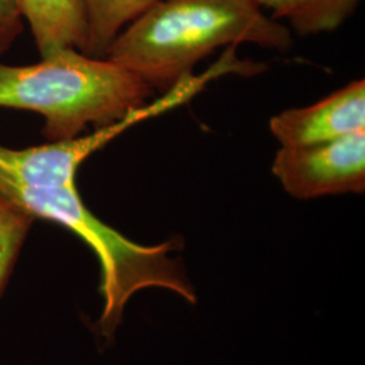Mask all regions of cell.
<instances>
[{
  "instance_id": "8fae6325",
  "label": "cell",
  "mask_w": 365,
  "mask_h": 365,
  "mask_svg": "<svg viewBox=\"0 0 365 365\" xmlns=\"http://www.w3.org/2000/svg\"><path fill=\"white\" fill-rule=\"evenodd\" d=\"M25 29L21 0H0V54L14 45Z\"/></svg>"
},
{
  "instance_id": "ba28073f",
  "label": "cell",
  "mask_w": 365,
  "mask_h": 365,
  "mask_svg": "<svg viewBox=\"0 0 365 365\" xmlns=\"http://www.w3.org/2000/svg\"><path fill=\"white\" fill-rule=\"evenodd\" d=\"M272 18L286 19L299 36L334 31L344 25L361 0H255Z\"/></svg>"
},
{
  "instance_id": "6da1fadb",
  "label": "cell",
  "mask_w": 365,
  "mask_h": 365,
  "mask_svg": "<svg viewBox=\"0 0 365 365\" xmlns=\"http://www.w3.org/2000/svg\"><path fill=\"white\" fill-rule=\"evenodd\" d=\"M238 43L286 52L292 34L255 0H157L120 31L106 58L165 93L210 53Z\"/></svg>"
},
{
  "instance_id": "277c9868",
  "label": "cell",
  "mask_w": 365,
  "mask_h": 365,
  "mask_svg": "<svg viewBox=\"0 0 365 365\" xmlns=\"http://www.w3.org/2000/svg\"><path fill=\"white\" fill-rule=\"evenodd\" d=\"M202 90V78L188 76L163 93L152 105L141 106L120 120L96 129L90 135L22 150L0 145V179L26 185L76 184L80 165L92 153L102 149L135 123L187 103Z\"/></svg>"
},
{
  "instance_id": "9c48e42d",
  "label": "cell",
  "mask_w": 365,
  "mask_h": 365,
  "mask_svg": "<svg viewBox=\"0 0 365 365\" xmlns=\"http://www.w3.org/2000/svg\"><path fill=\"white\" fill-rule=\"evenodd\" d=\"M157 0H83L87 43L84 54L106 58L113 42L126 25H130Z\"/></svg>"
},
{
  "instance_id": "7a4b0ae2",
  "label": "cell",
  "mask_w": 365,
  "mask_h": 365,
  "mask_svg": "<svg viewBox=\"0 0 365 365\" xmlns=\"http://www.w3.org/2000/svg\"><path fill=\"white\" fill-rule=\"evenodd\" d=\"M0 196L34 218L63 225L93 250L101 268L98 289L103 304L96 333L102 339L114 337L128 302L141 289L163 288L190 304L197 302L182 262L170 256L180 247L176 240L158 245L133 242L86 207L76 184L26 185L0 179Z\"/></svg>"
},
{
  "instance_id": "3957f363",
  "label": "cell",
  "mask_w": 365,
  "mask_h": 365,
  "mask_svg": "<svg viewBox=\"0 0 365 365\" xmlns=\"http://www.w3.org/2000/svg\"><path fill=\"white\" fill-rule=\"evenodd\" d=\"M153 90L108 58L61 49L38 64H0V107L29 110L45 119L52 143L73 140L88 125L110 126L145 105Z\"/></svg>"
},
{
  "instance_id": "30bf717a",
  "label": "cell",
  "mask_w": 365,
  "mask_h": 365,
  "mask_svg": "<svg viewBox=\"0 0 365 365\" xmlns=\"http://www.w3.org/2000/svg\"><path fill=\"white\" fill-rule=\"evenodd\" d=\"M34 220L26 210L0 196V294L13 272Z\"/></svg>"
},
{
  "instance_id": "5b68a950",
  "label": "cell",
  "mask_w": 365,
  "mask_h": 365,
  "mask_svg": "<svg viewBox=\"0 0 365 365\" xmlns=\"http://www.w3.org/2000/svg\"><path fill=\"white\" fill-rule=\"evenodd\" d=\"M272 173L297 199L363 194L365 130L321 144L282 146Z\"/></svg>"
},
{
  "instance_id": "8992f818",
  "label": "cell",
  "mask_w": 365,
  "mask_h": 365,
  "mask_svg": "<svg viewBox=\"0 0 365 365\" xmlns=\"http://www.w3.org/2000/svg\"><path fill=\"white\" fill-rule=\"evenodd\" d=\"M282 146L321 144L365 130V81L356 80L325 99L271 118Z\"/></svg>"
},
{
  "instance_id": "52a82bcc",
  "label": "cell",
  "mask_w": 365,
  "mask_h": 365,
  "mask_svg": "<svg viewBox=\"0 0 365 365\" xmlns=\"http://www.w3.org/2000/svg\"><path fill=\"white\" fill-rule=\"evenodd\" d=\"M41 57L61 49L84 53L87 24L83 0H21Z\"/></svg>"
}]
</instances>
